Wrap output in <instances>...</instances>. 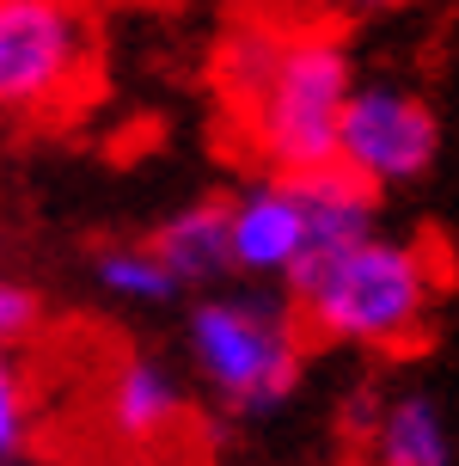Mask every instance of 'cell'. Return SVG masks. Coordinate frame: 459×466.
<instances>
[{
    "instance_id": "5b68a950",
    "label": "cell",
    "mask_w": 459,
    "mask_h": 466,
    "mask_svg": "<svg viewBox=\"0 0 459 466\" xmlns=\"http://www.w3.org/2000/svg\"><path fill=\"white\" fill-rule=\"evenodd\" d=\"M435 154H441V116L429 98L411 86H392V80H355L344 123H337V166L355 185H367L374 197L404 190L416 178H429Z\"/></svg>"
},
{
    "instance_id": "8992f818",
    "label": "cell",
    "mask_w": 459,
    "mask_h": 466,
    "mask_svg": "<svg viewBox=\"0 0 459 466\" xmlns=\"http://www.w3.org/2000/svg\"><path fill=\"white\" fill-rule=\"evenodd\" d=\"M306 258V215L288 178H257L239 197H227V264L239 277L288 282Z\"/></svg>"
},
{
    "instance_id": "7a4b0ae2",
    "label": "cell",
    "mask_w": 459,
    "mask_h": 466,
    "mask_svg": "<svg viewBox=\"0 0 459 466\" xmlns=\"http://www.w3.org/2000/svg\"><path fill=\"white\" fill-rule=\"evenodd\" d=\"M294 313L306 338L362 350H411L435 307V264L423 246L367 233L362 246L300 264L288 277Z\"/></svg>"
},
{
    "instance_id": "52a82bcc",
    "label": "cell",
    "mask_w": 459,
    "mask_h": 466,
    "mask_svg": "<svg viewBox=\"0 0 459 466\" xmlns=\"http://www.w3.org/2000/svg\"><path fill=\"white\" fill-rule=\"evenodd\" d=\"M288 185H294L300 215H306V258H300V264H319V258H331V252L362 246L367 233H380V197H374L367 185H355L344 166L294 172Z\"/></svg>"
},
{
    "instance_id": "277c9868",
    "label": "cell",
    "mask_w": 459,
    "mask_h": 466,
    "mask_svg": "<svg viewBox=\"0 0 459 466\" xmlns=\"http://www.w3.org/2000/svg\"><path fill=\"white\" fill-rule=\"evenodd\" d=\"M92 80V25L80 0H0V111L49 116Z\"/></svg>"
},
{
    "instance_id": "9a60e30c",
    "label": "cell",
    "mask_w": 459,
    "mask_h": 466,
    "mask_svg": "<svg viewBox=\"0 0 459 466\" xmlns=\"http://www.w3.org/2000/svg\"><path fill=\"white\" fill-rule=\"evenodd\" d=\"M0 466H25V461H0Z\"/></svg>"
},
{
    "instance_id": "3957f363",
    "label": "cell",
    "mask_w": 459,
    "mask_h": 466,
    "mask_svg": "<svg viewBox=\"0 0 459 466\" xmlns=\"http://www.w3.org/2000/svg\"><path fill=\"white\" fill-rule=\"evenodd\" d=\"M190 356L208 393L239 418H264L300 387L306 331L282 301L264 295H208L190 313Z\"/></svg>"
},
{
    "instance_id": "6da1fadb",
    "label": "cell",
    "mask_w": 459,
    "mask_h": 466,
    "mask_svg": "<svg viewBox=\"0 0 459 466\" xmlns=\"http://www.w3.org/2000/svg\"><path fill=\"white\" fill-rule=\"evenodd\" d=\"M233 105H245L257 154L275 178L337 166V123L355 93V68L337 37H288V44H233L227 56Z\"/></svg>"
},
{
    "instance_id": "9c48e42d",
    "label": "cell",
    "mask_w": 459,
    "mask_h": 466,
    "mask_svg": "<svg viewBox=\"0 0 459 466\" xmlns=\"http://www.w3.org/2000/svg\"><path fill=\"white\" fill-rule=\"evenodd\" d=\"M184 418V387L172 380L165 362L154 356H129L105 387V423L123 442H160L165 430Z\"/></svg>"
},
{
    "instance_id": "ba28073f",
    "label": "cell",
    "mask_w": 459,
    "mask_h": 466,
    "mask_svg": "<svg viewBox=\"0 0 459 466\" xmlns=\"http://www.w3.org/2000/svg\"><path fill=\"white\" fill-rule=\"evenodd\" d=\"M147 252L165 264V277L178 289H208V282L233 277L227 264V197H203L190 209L165 215L160 228L147 233Z\"/></svg>"
},
{
    "instance_id": "8fae6325",
    "label": "cell",
    "mask_w": 459,
    "mask_h": 466,
    "mask_svg": "<svg viewBox=\"0 0 459 466\" xmlns=\"http://www.w3.org/2000/svg\"><path fill=\"white\" fill-rule=\"evenodd\" d=\"M98 282H105V295H116V301H141V307H160V301H172V295H184L178 282L165 277V264L147 252V239L105 246V252H98Z\"/></svg>"
},
{
    "instance_id": "4fadbf2b",
    "label": "cell",
    "mask_w": 459,
    "mask_h": 466,
    "mask_svg": "<svg viewBox=\"0 0 459 466\" xmlns=\"http://www.w3.org/2000/svg\"><path fill=\"white\" fill-rule=\"evenodd\" d=\"M37 319H44V301H37L25 282H6V277H0V350L25 344V338L37 331Z\"/></svg>"
},
{
    "instance_id": "5bb4252c",
    "label": "cell",
    "mask_w": 459,
    "mask_h": 466,
    "mask_svg": "<svg viewBox=\"0 0 459 466\" xmlns=\"http://www.w3.org/2000/svg\"><path fill=\"white\" fill-rule=\"evenodd\" d=\"M355 6H374V13H386V6H411V0H355Z\"/></svg>"
},
{
    "instance_id": "30bf717a",
    "label": "cell",
    "mask_w": 459,
    "mask_h": 466,
    "mask_svg": "<svg viewBox=\"0 0 459 466\" xmlns=\"http://www.w3.org/2000/svg\"><path fill=\"white\" fill-rule=\"evenodd\" d=\"M374 466H454V442H447V418L429 393H398L380 405L374 418Z\"/></svg>"
},
{
    "instance_id": "7c38bea8",
    "label": "cell",
    "mask_w": 459,
    "mask_h": 466,
    "mask_svg": "<svg viewBox=\"0 0 459 466\" xmlns=\"http://www.w3.org/2000/svg\"><path fill=\"white\" fill-rule=\"evenodd\" d=\"M31 436V387H25L13 350H0V461H19Z\"/></svg>"
}]
</instances>
